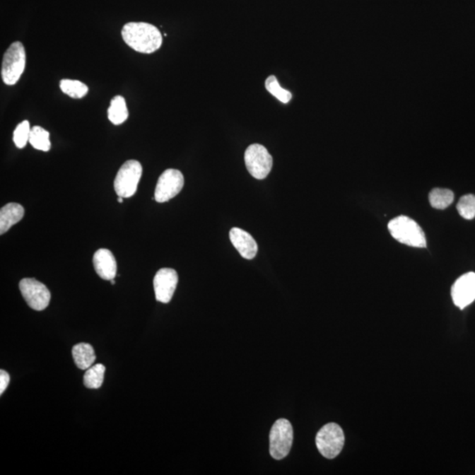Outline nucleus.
Instances as JSON below:
<instances>
[{
    "label": "nucleus",
    "mask_w": 475,
    "mask_h": 475,
    "mask_svg": "<svg viewBox=\"0 0 475 475\" xmlns=\"http://www.w3.org/2000/svg\"><path fill=\"white\" fill-rule=\"evenodd\" d=\"M126 45L135 52L143 54L156 52L162 45V35L158 28L146 23H129L122 30Z\"/></svg>",
    "instance_id": "nucleus-1"
},
{
    "label": "nucleus",
    "mask_w": 475,
    "mask_h": 475,
    "mask_svg": "<svg viewBox=\"0 0 475 475\" xmlns=\"http://www.w3.org/2000/svg\"><path fill=\"white\" fill-rule=\"evenodd\" d=\"M388 230L396 240L414 247H426V235L420 225L406 216H399L388 223Z\"/></svg>",
    "instance_id": "nucleus-2"
},
{
    "label": "nucleus",
    "mask_w": 475,
    "mask_h": 475,
    "mask_svg": "<svg viewBox=\"0 0 475 475\" xmlns=\"http://www.w3.org/2000/svg\"><path fill=\"white\" fill-rule=\"evenodd\" d=\"M25 66L26 52L24 46L20 42H14L3 57L1 77L4 83L8 86L16 85L23 75Z\"/></svg>",
    "instance_id": "nucleus-3"
},
{
    "label": "nucleus",
    "mask_w": 475,
    "mask_h": 475,
    "mask_svg": "<svg viewBox=\"0 0 475 475\" xmlns=\"http://www.w3.org/2000/svg\"><path fill=\"white\" fill-rule=\"evenodd\" d=\"M315 441L320 455L329 459L336 458L344 446V430L336 423H327L317 433Z\"/></svg>",
    "instance_id": "nucleus-4"
},
{
    "label": "nucleus",
    "mask_w": 475,
    "mask_h": 475,
    "mask_svg": "<svg viewBox=\"0 0 475 475\" xmlns=\"http://www.w3.org/2000/svg\"><path fill=\"white\" fill-rule=\"evenodd\" d=\"M293 442V428L286 419L277 420L269 434V453L273 459H283L289 455Z\"/></svg>",
    "instance_id": "nucleus-5"
},
{
    "label": "nucleus",
    "mask_w": 475,
    "mask_h": 475,
    "mask_svg": "<svg viewBox=\"0 0 475 475\" xmlns=\"http://www.w3.org/2000/svg\"><path fill=\"white\" fill-rule=\"evenodd\" d=\"M142 172V165L138 160L126 161L119 169L115 180V190L118 197L129 198L134 195L138 189Z\"/></svg>",
    "instance_id": "nucleus-6"
},
{
    "label": "nucleus",
    "mask_w": 475,
    "mask_h": 475,
    "mask_svg": "<svg viewBox=\"0 0 475 475\" xmlns=\"http://www.w3.org/2000/svg\"><path fill=\"white\" fill-rule=\"evenodd\" d=\"M245 163L254 178L264 180L271 171L273 158L264 146L254 143L245 153Z\"/></svg>",
    "instance_id": "nucleus-7"
},
{
    "label": "nucleus",
    "mask_w": 475,
    "mask_h": 475,
    "mask_svg": "<svg viewBox=\"0 0 475 475\" xmlns=\"http://www.w3.org/2000/svg\"><path fill=\"white\" fill-rule=\"evenodd\" d=\"M184 186V177L181 171L168 169L158 180L154 200L158 203H165L175 197Z\"/></svg>",
    "instance_id": "nucleus-8"
},
{
    "label": "nucleus",
    "mask_w": 475,
    "mask_h": 475,
    "mask_svg": "<svg viewBox=\"0 0 475 475\" xmlns=\"http://www.w3.org/2000/svg\"><path fill=\"white\" fill-rule=\"evenodd\" d=\"M19 286L30 307L35 311H42L48 307L52 295L45 284L34 278H24L20 281Z\"/></svg>",
    "instance_id": "nucleus-9"
},
{
    "label": "nucleus",
    "mask_w": 475,
    "mask_h": 475,
    "mask_svg": "<svg viewBox=\"0 0 475 475\" xmlns=\"http://www.w3.org/2000/svg\"><path fill=\"white\" fill-rule=\"evenodd\" d=\"M177 283L178 274L175 269L168 268L160 269L153 279L157 301L164 304L169 303L174 296Z\"/></svg>",
    "instance_id": "nucleus-10"
},
{
    "label": "nucleus",
    "mask_w": 475,
    "mask_h": 475,
    "mask_svg": "<svg viewBox=\"0 0 475 475\" xmlns=\"http://www.w3.org/2000/svg\"><path fill=\"white\" fill-rule=\"evenodd\" d=\"M452 298L456 307L464 309L475 300V273L469 272L456 280L452 288Z\"/></svg>",
    "instance_id": "nucleus-11"
},
{
    "label": "nucleus",
    "mask_w": 475,
    "mask_h": 475,
    "mask_svg": "<svg viewBox=\"0 0 475 475\" xmlns=\"http://www.w3.org/2000/svg\"><path fill=\"white\" fill-rule=\"evenodd\" d=\"M93 266L100 278L110 281L117 276V264L112 252L105 248L97 250L93 255Z\"/></svg>",
    "instance_id": "nucleus-12"
},
{
    "label": "nucleus",
    "mask_w": 475,
    "mask_h": 475,
    "mask_svg": "<svg viewBox=\"0 0 475 475\" xmlns=\"http://www.w3.org/2000/svg\"><path fill=\"white\" fill-rule=\"evenodd\" d=\"M230 240L241 257L252 260L257 254L258 245L250 233L240 228H233L230 231Z\"/></svg>",
    "instance_id": "nucleus-13"
},
{
    "label": "nucleus",
    "mask_w": 475,
    "mask_h": 475,
    "mask_svg": "<svg viewBox=\"0 0 475 475\" xmlns=\"http://www.w3.org/2000/svg\"><path fill=\"white\" fill-rule=\"evenodd\" d=\"M25 210L23 205L16 203H9L5 205L0 211V233L4 235L13 225L23 218Z\"/></svg>",
    "instance_id": "nucleus-14"
},
{
    "label": "nucleus",
    "mask_w": 475,
    "mask_h": 475,
    "mask_svg": "<svg viewBox=\"0 0 475 475\" xmlns=\"http://www.w3.org/2000/svg\"><path fill=\"white\" fill-rule=\"evenodd\" d=\"M73 356L78 368L88 370L95 363L96 356L95 350L88 344H78L73 348Z\"/></svg>",
    "instance_id": "nucleus-15"
},
{
    "label": "nucleus",
    "mask_w": 475,
    "mask_h": 475,
    "mask_svg": "<svg viewBox=\"0 0 475 475\" xmlns=\"http://www.w3.org/2000/svg\"><path fill=\"white\" fill-rule=\"evenodd\" d=\"M107 117L115 125H120L127 120L129 111L124 97L121 95L114 97L107 110Z\"/></svg>",
    "instance_id": "nucleus-16"
},
{
    "label": "nucleus",
    "mask_w": 475,
    "mask_h": 475,
    "mask_svg": "<svg viewBox=\"0 0 475 475\" xmlns=\"http://www.w3.org/2000/svg\"><path fill=\"white\" fill-rule=\"evenodd\" d=\"M105 370V366L100 363H97L86 370L84 377H83L85 387L89 389H98L102 386Z\"/></svg>",
    "instance_id": "nucleus-17"
},
{
    "label": "nucleus",
    "mask_w": 475,
    "mask_h": 475,
    "mask_svg": "<svg viewBox=\"0 0 475 475\" xmlns=\"http://www.w3.org/2000/svg\"><path fill=\"white\" fill-rule=\"evenodd\" d=\"M431 206L438 210H445L452 204L455 200V194L450 189H434L429 195Z\"/></svg>",
    "instance_id": "nucleus-18"
},
{
    "label": "nucleus",
    "mask_w": 475,
    "mask_h": 475,
    "mask_svg": "<svg viewBox=\"0 0 475 475\" xmlns=\"http://www.w3.org/2000/svg\"><path fill=\"white\" fill-rule=\"evenodd\" d=\"M60 88L64 93L73 99H81L88 93V86L84 83L74 79H62L60 81Z\"/></svg>",
    "instance_id": "nucleus-19"
},
{
    "label": "nucleus",
    "mask_w": 475,
    "mask_h": 475,
    "mask_svg": "<svg viewBox=\"0 0 475 475\" xmlns=\"http://www.w3.org/2000/svg\"><path fill=\"white\" fill-rule=\"evenodd\" d=\"M30 143L35 149L42 151V152H49L52 147L49 131L40 126H34L31 129Z\"/></svg>",
    "instance_id": "nucleus-20"
},
{
    "label": "nucleus",
    "mask_w": 475,
    "mask_h": 475,
    "mask_svg": "<svg viewBox=\"0 0 475 475\" xmlns=\"http://www.w3.org/2000/svg\"><path fill=\"white\" fill-rule=\"evenodd\" d=\"M266 89L268 90V92L271 93V95L281 102L286 104L290 102L291 98H293V95L291 93L288 91V90L284 89L279 85L278 81H277L275 76H269L265 81Z\"/></svg>",
    "instance_id": "nucleus-21"
},
{
    "label": "nucleus",
    "mask_w": 475,
    "mask_h": 475,
    "mask_svg": "<svg viewBox=\"0 0 475 475\" xmlns=\"http://www.w3.org/2000/svg\"><path fill=\"white\" fill-rule=\"evenodd\" d=\"M457 210L463 218L471 221L475 218V196L472 194L463 196L460 198Z\"/></svg>",
    "instance_id": "nucleus-22"
},
{
    "label": "nucleus",
    "mask_w": 475,
    "mask_h": 475,
    "mask_svg": "<svg viewBox=\"0 0 475 475\" xmlns=\"http://www.w3.org/2000/svg\"><path fill=\"white\" fill-rule=\"evenodd\" d=\"M30 122L25 120L18 124L13 131V142L18 148H24L27 146V143L30 142Z\"/></svg>",
    "instance_id": "nucleus-23"
},
{
    "label": "nucleus",
    "mask_w": 475,
    "mask_h": 475,
    "mask_svg": "<svg viewBox=\"0 0 475 475\" xmlns=\"http://www.w3.org/2000/svg\"><path fill=\"white\" fill-rule=\"evenodd\" d=\"M10 382L9 374L6 370H0V394H2L8 387Z\"/></svg>",
    "instance_id": "nucleus-24"
},
{
    "label": "nucleus",
    "mask_w": 475,
    "mask_h": 475,
    "mask_svg": "<svg viewBox=\"0 0 475 475\" xmlns=\"http://www.w3.org/2000/svg\"><path fill=\"white\" fill-rule=\"evenodd\" d=\"M122 201H124V197H118V201L119 203L122 204Z\"/></svg>",
    "instance_id": "nucleus-25"
},
{
    "label": "nucleus",
    "mask_w": 475,
    "mask_h": 475,
    "mask_svg": "<svg viewBox=\"0 0 475 475\" xmlns=\"http://www.w3.org/2000/svg\"><path fill=\"white\" fill-rule=\"evenodd\" d=\"M110 282H111V283H112V284H115V283H116V282H115V280H114V279H112V280H110Z\"/></svg>",
    "instance_id": "nucleus-26"
}]
</instances>
